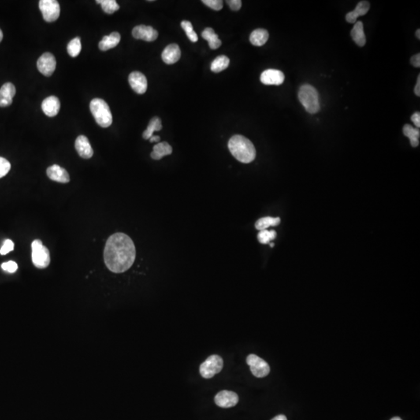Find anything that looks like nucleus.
I'll list each match as a JSON object with an SVG mask.
<instances>
[{
	"mask_svg": "<svg viewBox=\"0 0 420 420\" xmlns=\"http://www.w3.org/2000/svg\"><path fill=\"white\" fill-rule=\"evenodd\" d=\"M135 247L132 239L123 233L109 237L105 244L104 259L107 268L114 273H122L135 262Z\"/></svg>",
	"mask_w": 420,
	"mask_h": 420,
	"instance_id": "1",
	"label": "nucleus"
},
{
	"mask_svg": "<svg viewBox=\"0 0 420 420\" xmlns=\"http://www.w3.org/2000/svg\"><path fill=\"white\" fill-rule=\"evenodd\" d=\"M231 154L243 164L252 162L256 157V150L253 143L243 135H235L228 142Z\"/></svg>",
	"mask_w": 420,
	"mask_h": 420,
	"instance_id": "2",
	"label": "nucleus"
},
{
	"mask_svg": "<svg viewBox=\"0 0 420 420\" xmlns=\"http://www.w3.org/2000/svg\"><path fill=\"white\" fill-rule=\"evenodd\" d=\"M90 112L95 119L96 122L102 128H108L113 121L112 112L109 105L101 98H94L90 104Z\"/></svg>",
	"mask_w": 420,
	"mask_h": 420,
	"instance_id": "3",
	"label": "nucleus"
},
{
	"mask_svg": "<svg viewBox=\"0 0 420 420\" xmlns=\"http://www.w3.org/2000/svg\"><path fill=\"white\" fill-rule=\"evenodd\" d=\"M298 98L305 110L310 114H315L319 112V97L314 87L309 84L303 85L300 88Z\"/></svg>",
	"mask_w": 420,
	"mask_h": 420,
	"instance_id": "4",
	"label": "nucleus"
},
{
	"mask_svg": "<svg viewBox=\"0 0 420 420\" xmlns=\"http://www.w3.org/2000/svg\"><path fill=\"white\" fill-rule=\"evenodd\" d=\"M32 248V262L35 267L45 269L51 262L50 252L49 249L43 245L42 240H35L31 244Z\"/></svg>",
	"mask_w": 420,
	"mask_h": 420,
	"instance_id": "5",
	"label": "nucleus"
},
{
	"mask_svg": "<svg viewBox=\"0 0 420 420\" xmlns=\"http://www.w3.org/2000/svg\"><path fill=\"white\" fill-rule=\"evenodd\" d=\"M224 367V360L218 355H212L204 361L199 368L202 377L205 379H210L220 373Z\"/></svg>",
	"mask_w": 420,
	"mask_h": 420,
	"instance_id": "6",
	"label": "nucleus"
},
{
	"mask_svg": "<svg viewBox=\"0 0 420 420\" xmlns=\"http://www.w3.org/2000/svg\"><path fill=\"white\" fill-rule=\"evenodd\" d=\"M247 363L254 377L262 378L269 375L270 367L268 362L254 354H250L247 357Z\"/></svg>",
	"mask_w": 420,
	"mask_h": 420,
	"instance_id": "7",
	"label": "nucleus"
},
{
	"mask_svg": "<svg viewBox=\"0 0 420 420\" xmlns=\"http://www.w3.org/2000/svg\"><path fill=\"white\" fill-rule=\"evenodd\" d=\"M39 8L46 22H54L60 17V5L56 0H41Z\"/></svg>",
	"mask_w": 420,
	"mask_h": 420,
	"instance_id": "8",
	"label": "nucleus"
},
{
	"mask_svg": "<svg viewBox=\"0 0 420 420\" xmlns=\"http://www.w3.org/2000/svg\"><path fill=\"white\" fill-rule=\"evenodd\" d=\"M38 71L45 76H51L56 70V60L52 53H45L38 59L37 62Z\"/></svg>",
	"mask_w": 420,
	"mask_h": 420,
	"instance_id": "9",
	"label": "nucleus"
},
{
	"mask_svg": "<svg viewBox=\"0 0 420 420\" xmlns=\"http://www.w3.org/2000/svg\"><path fill=\"white\" fill-rule=\"evenodd\" d=\"M239 401V397L234 391H220L215 397V403L222 408H231L236 406Z\"/></svg>",
	"mask_w": 420,
	"mask_h": 420,
	"instance_id": "10",
	"label": "nucleus"
},
{
	"mask_svg": "<svg viewBox=\"0 0 420 420\" xmlns=\"http://www.w3.org/2000/svg\"><path fill=\"white\" fill-rule=\"evenodd\" d=\"M132 36L135 39L153 42L158 37V32L150 26L139 25L134 27L132 30Z\"/></svg>",
	"mask_w": 420,
	"mask_h": 420,
	"instance_id": "11",
	"label": "nucleus"
},
{
	"mask_svg": "<svg viewBox=\"0 0 420 420\" xmlns=\"http://www.w3.org/2000/svg\"><path fill=\"white\" fill-rule=\"evenodd\" d=\"M130 86L135 92L143 94L147 90V79L140 72H132L128 76Z\"/></svg>",
	"mask_w": 420,
	"mask_h": 420,
	"instance_id": "12",
	"label": "nucleus"
},
{
	"mask_svg": "<svg viewBox=\"0 0 420 420\" xmlns=\"http://www.w3.org/2000/svg\"><path fill=\"white\" fill-rule=\"evenodd\" d=\"M260 80L265 85H281L285 80L283 72L277 69H267L261 75Z\"/></svg>",
	"mask_w": 420,
	"mask_h": 420,
	"instance_id": "13",
	"label": "nucleus"
},
{
	"mask_svg": "<svg viewBox=\"0 0 420 420\" xmlns=\"http://www.w3.org/2000/svg\"><path fill=\"white\" fill-rule=\"evenodd\" d=\"M47 175L51 180L57 181V182L65 184V183L69 182L70 180V177L66 170L57 164H54L48 168Z\"/></svg>",
	"mask_w": 420,
	"mask_h": 420,
	"instance_id": "14",
	"label": "nucleus"
},
{
	"mask_svg": "<svg viewBox=\"0 0 420 420\" xmlns=\"http://www.w3.org/2000/svg\"><path fill=\"white\" fill-rule=\"evenodd\" d=\"M75 147L78 154L82 158L90 159L94 155V150L91 147L89 139L85 135L78 136L75 143Z\"/></svg>",
	"mask_w": 420,
	"mask_h": 420,
	"instance_id": "15",
	"label": "nucleus"
},
{
	"mask_svg": "<svg viewBox=\"0 0 420 420\" xmlns=\"http://www.w3.org/2000/svg\"><path fill=\"white\" fill-rule=\"evenodd\" d=\"M16 94V88L14 85L11 83H6L2 85L0 89V107L5 108L13 103V98Z\"/></svg>",
	"mask_w": 420,
	"mask_h": 420,
	"instance_id": "16",
	"label": "nucleus"
},
{
	"mask_svg": "<svg viewBox=\"0 0 420 420\" xmlns=\"http://www.w3.org/2000/svg\"><path fill=\"white\" fill-rule=\"evenodd\" d=\"M42 109L44 113L49 117H55L60 110V101L56 96H50L42 102Z\"/></svg>",
	"mask_w": 420,
	"mask_h": 420,
	"instance_id": "17",
	"label": "nucleus"
},
{
	"mask_svg": "<svg viewBox=\"0 0 420 420\" xmlns=\"http://www.w3.org/2000/svg\"><path fill=\"white\" fill-rule=\"evenodd\" d=\"M180 49L179 45L172 44L167 46L162 53V60L168 65L175 64L180 60Z\"/></svg>",
	"mask_w": 420,
	"mask_h": 420,
	"instance_id": "18",
	"label": "nucleus"
},
{
	"mask_svg": "<svg viewBox=\"0 0 420 420\" xmlns=\"http://www.w3.org/2000/svg\"><path fill=\"white\" fill-rule=\"evenodd\" d=\"M370 9V3L367 1H362L357 4V7L354 11H351L346 14V19L350 24H356L359 16H364Z\"/></svg>",
	"mask_w": 420,
	"mask_h": 420,
	"instance_id": "19",
	"label": "nucleus"
},
{
	"mask_svg": "<svg viewBox=\"0 0 420 420\" xmlns=\"http://www.w3.org/2000/svg\"><path fill=\"white\" fill-rule=\"evenodd\" d=\"M121 40V35L118 32H113L107 35L101 40L99 43V49L101 51H108L113 49L119 45Z\"/></svg>",
	"mask_w": 420,
	"mask_h": 420,
	"instance_id": "20",
	"label": "nucleus"
},
{
	"mask_svg": "<svg viewBox=\"0 0 420 420\" xmlns=\"http://www.w3.org/2000/svg\"><path fill=\"white\" fill-rule=\"evenodd\" d=\"M172 147L167 142L157 143L153 146V150L151 153V157L153 160L158 161L165 156L171 155L172 153Z\"/></svg>",
	"mask_w": 420,
	"mask_h": 420,
	"instance_id": "21",
	"label": "nucleus"
},
{
	"mask_svg": "<svg viewBox=\"0 0 420 420\" xmlns=\"http://www.w3.org/2000/svg\"><path fill=\"white\" fill-rule=\"evenodd\" d=\"M351 36L354 42L360 47L364 46L366 44V36H365L363 24L362 22L358 21L356 23L354 28L351 31Z\"/></svg>",
	"mask_w": 420,
	"mask_h": 420,
	"instance_id": "22",
	"label": "nucleus"
},
{
	"mask_svg": "<svg viewBox=\"0 0 420 420\" xmlns=\"http://www.w3.org/2000/svg\"><path fill=\"white\" fill-rule=\"evenodd\" d=\"M269 37V32L266 30L258 28L251 33L250 42L254 46L260 47L267 42Z\"/></svg>",
	"mask_w": 420,
	"mask_h": 420,
	"instance_id": "23",
	"label": "nucleus"
},
{
	"mask_svg": "<svg viewBox=\"0 0 420 420\" xmlns=\"http://www.w3.org/2000/svg\"><path fill=\"white\" fill-rule=\"evenodd\" d=\"M202 37L209 42V48L211 49H217L222 44L219 39L218 35L215 33L214 30L211 27H207L202 33Z\"/></svg>",
	"mask_w": 420,
	"mask_h": 420,
	"instance_id": "24",
	"label": "nucleus"
},
{
	"mask_svg": "<svg viewBox=\"0 0 420 420\" xmlns=\"http://www.w3.org/2000/svg\"><path fill=\"white\" fill-rule=\"evenodd\" d=\"M403 133L410 140V144L413 147H417L420 144V132L417 128H413L411 124H406L403 127Z\"/></svg>",
	"mask_w": 420,
	"mask_h": 420,
	"instance_id": "25",
	"label": "nucleus"
},
{
	"mask_svg": "<svg viewBox=\"0 0 420 420\" xmlns=\"http://www.w3.org/2000/svg\"><path fill=\"white\" fill-rule=\"evenodd\" d=\"M280 224V217H262L259 219L255 224V228L258 231L267 230L270 227H276Z\"/></svg>",
	"mask_w": 420,
	"mask_h": 420,
	"instance_id": "26",
	"label": "nucleus"
},
{
	"mask_svg": "<svg viewBox=\"0 0 420 420\" xmlns=\"http://www.w3.org/2000/svg\"><path fill=\"white\" fill-rule=\"evenodd\" d=\"M162 129L161 120L158 117H154L150 120V124L143 133L144 139H150L153 135V132L161 131Z\"/></svg>",
	"mask_w": 420,
	"mask_h": 420,
	"instance_id": "27",
	"label": "nucleus"
},
{
	"mask_svg": "<svg viewBox=\"0 0 420 420\" xmlns=\"http://www.w3.org/2000/svg\"><path fill=\"white\" fill-rule=\"evenodd\" d=\"M230 65V60L226 56H220L213 60L211 64V70L213 72H222L225 70Z\"/></svg>",
	"mask_w": 420,
	"mask_h": 420,
	"instance_id": "28",
	"label": "nucleus"
},
{
	"mask_svg": "<svg viewBox=\"0 0 420 420\" xmlns=\"http://www.w3.org/2000/svg\"><path fill=\"white\" fill-rule=\"evenodd\" d=\"M97 3L101 4L102 9L109 14L114 13L120 8L116 0H98Z\"/></svg>",
	"mask_w": 420,
	"mask_h": 420,
	"instance_id": "29",
	"label": "nucleus"
},
{
	"mask_svg": "<svg viewBox=\"0 0 420 420\" xmlns=\"http://www.w3.org/2000/svg\"><path fill=\"white\" fill-rule=\"evenodd\" d=\"M81 41H80V38H78V37L70 41L67 45L68 53H69V56H72L73 58L79 56V53L81 52Z\"/></svg>",
	"mask_w": 420,
	"mask_h": 420,
	"instance_id": "30",
	"label": "nucleus"
},
{
	"mask_svg": "<svg viewBox=\"0 0 420 420\" xmlns=\"http://www.w3.org/2000/svg\"><path fill=\"white\" fill-rule=\"evenodd\" d=\"M276 238V232L275 231H268L264 230L258 233V241L262 244L270 243L271 240H274Z\"/></svg>",
	"mask_w": 420,
	"mask_h": 420,
	"instance_id": "31",
	"label": "nucleus"
},
{
	"mask_svg": "<svg viewBox=\"0 0 420 420\" xmlns=\"http://www.w3.org/2000/svg\"><path fill=\"white\" fill-rule=\"evenodd\" d=\"M180 25H181L183 30L185 31L186 35L191 42H196L198 41V35L193 30V26L191 24V22L188 21V20H183Z\"/></svg>",
	"mask_w": 420,
	"mask_h": 420,
	"instance_id": "32",
	"label": "nucleus"
},
{
	"mask_svg": "<svg viewBox=\"0 0 420 420\" xmlns=\"http://www.w3.org/2000/svg\"><path fill=\"white\" fill-rule=\"evenodd\" d=\"M10 168V163L6 159L0 157V179L9 173Z\"/></svg>",
	"mask_w": 420,
	"mask_h": 420,
	"instance_id": "33",
	"label": "nucleus"
},
{
	"mask_svg": "<svg viewBox=\"0 0 420 420\" xmlns=\"http://www.w3.org/2000/svg\"><path fill=\"white\" fill-rule=\"evenodd\" d=\"M202 2L214 10L219 11L223 8V1L221 0H202Z\"/></svg>",
	"mask_w": 420,
	"mask_h": 420,
	"instance_id": "34",
	"label": "nucleus"
},
{
	"mask_svg": "<svg viewBox=\"0 0 420 420\" xmlns=\"http://www.w3.org/2000/svg\"><path fill=\"white\" fill-rule=\"evenodd\" d=\"M14 249V243L11 240H5L4 242L3 245L0 249V254L2 255L8 254L10 251H13Z\"/></svg>",
	"mask_w": 420,
	"mask_h": 420,
	"instance_id": "35",
	"label": "nucleus"
},
{
	"mask_svg": "<svg viewBox=\"0 0 420 420\" xmlns=\"http://www.w3.org/2000/svg\"><path fill=\"white\" fill-rule=\"evenodd\" d=\"M2 269L5 272H9V273H13L16 272L18 269V265L16 262L13 261H9V262H4L2 264Z\"/></svg>",
	"mask_w": 420,
	"mask_h": 420,
	"instance_id": "36",
	"label": "nucleus"
},
{
	"mask_svg": "<svg viewBox=\"0 0 420 420\" xmlns=\"http://www.w3.org/2000/svg\"><path fill=\"white\" fill-rule=\"evenodd\" d=\"M227 2L232 10L238 11L241 8L242 2L240 0H228Z\"/></svg>",
	"mask_w": 420,
	"mask_h": 420,
	"instance_id": "37",
	"label": "nucleus"
},
{
	"mask_svg": "<svg viewBox=\"0 0 420 420\" xmlns=\"http://www.w3.org/2000/svg\"><path fill=\"white\" fill-rule=\"evenodd\" d=\"M412 121L415 124L416 126L417 127V128H420V112H415L414 114L411 117Z\"/></svg>",
	"mask_w": 420,
	"mask_h": 420,
	"instance_id": "38",
	"label": "nucleus"
},
{
	"mask_svg": "<svg viewBox=\"0 0 420 420\" xmlns=\"http://www.w3.org/2000/svg\"><path fill=\"white\" fill-rule=\"evenodd\" d=\"M411 63L413 66L420 68V54L415 55L411 58Z\"/></svg>",
	"mask_w": 420,
	"mask_h": 420,
	"instance_id": "39",
	"label": "nucleus"
},
{
	"mask_svg": "<svg viewBox=\"0 0 420 420\" xmlns=\"http://www.w3.org/2000/svg\"><path fill=\"white\" fill-rule=\"evenodd\" d=\"M415 94L416 95L420 97V76L419 75L418 79H417V85H416L415 87Z\"/></svg>",
	"mask_w": 420,
	"mask_h": 420,
	"instance_id": "40",
	"label": "nucleus"
},
{
	"mask_svg": "<svg viewBox=\"0 0 420 420\" xmlns=\"http://www.w3.org/2000/svg\"><path fill=\"white\" fill-rule=\"evenodd\" d=\"M161 140V138L158 135H153L151 138L150 139V142L151 143H154V142H159V141Z\"/></svg>",
	"mask_w": 420,
	"mask_h": 420,
	"instance_id": "41",
	"label": "nucleus"
},
{
	"mask_svg": "<svg viewBox=\"0 0 420 420\" xmlns=\"http://www.w3.org/2000/svg\"><path fill=\"white\" fill-rule=\"evenodd\" d=\"M272 420H287V418L284 415H279L274 417Z\"/></svg>",
	"mask_w": 420,
	"mask_h": 420,
	"instance_id": "42",
	"label": "nucleus"
},
{
	"mask_svg": "<svg viewBox=\"0 0 420 420\" xmlns=\"http://www.w3.org/2000/svg\"><path fill=\"white\" fill-rule=\"evenodd\" d=\"M416 36H417V38H418V39H420V29L417 30V32H416Z\"/></svg>",
	"mask_w": 420,
	"mask_h": 420,
	"instance_id": "43",
	"label": "nucleus"
},
{
	"mask_svg": "<svg viewBox=\"0 0 420 420\" xmlns=\"http://www.w3.org/2000/svg\"><path fill=\"white\" fill-rule=\"evenodd\" d=\"M2 38H3V34H2V31L0 29V42L2 41Z\"/></svg>",
	"mask_w": 420,
	"mask_h": 420,
	"instance_id": "44",
	"label": "nucleus"
},
{
	"mask_svg": "<svg viewBox=\"0 0 420 420\" xmlns=\"http://www.w3.org/2000/svg\"><path fill=\"white\" fill-rule=\"evenodd\" d=\"M391 420H402L400 417H394V418L391 419Z\"/></svg>",
	"mask_w": 420,
	"mask_h": 420,
	"instance_id": "45",
	"label": "nucleus"
},
{
	"mask_svg": "<svg viewBox=\"0 0 420 420\" xmlns=\"http://www.w3.org/2000/svg\"><path fill=\"white\" fill-rule=\"evenodd\" d=\"M270 245L271 247H273V246H274V243H271Z\"/></svg>",
	"mask_w": 420,
	"mask_h": 420,
	"instance_id": "46",
	"label": "nucleus"
}]
</instances>
